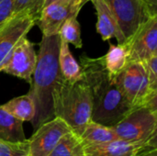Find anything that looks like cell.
Here are the masks:
<instances>
[{
    "label": "cell",
    "instance_id": "52a82bcc",
    "mask_svg": "<svg viewBox=\"0 0 157 156\" xmlns=\"http://www.w3.org/2000/svg\"><path fill=\"white\" fill-rule=\"evenodd\" d=\"M89 0H56L46 6L37 21L43 36L59 33L63 24L73 17H77L81 8Z\"/></svg>",
    "mask_w": 157,
    "mask_h": 156
},
{
    "label": "cell",
    "instance_id": "7402d4cb",
    "mask_svg": "<svg viewBox=\"0 0 157 156\" xmlns=\"http://www.w3.org/2000/svg\"><path fill=\"white\" fill-rule=\"evenodd\" d=\"M0 156H29L28 140L18 143L0 140Z\"/></svg>",
    "mask_w": 157,
    "mask_h": 156
},
{
    "label": "cell",
    "instance_id": "9a60e30c",
    "mask_svg": "<svg viewBox=\"0 0 157 156\" xmlns=\"http://www.w3.org/2000/svg\"><path fill=\"white\" fill-rule=\"evenodd\" d=\"M0 140L18 143L26 141L23 121L15 118L0 105Z\"/></svg>",
    "mask_w": 157,
    "mask_h": 156
},
{
    "label": "cell",
    "instance_id": "7c38bea8",
    "mask_svg": "<svg viewBox=\"0 0 157 156\" xmlns=\"http://www.w3.org/2000/svg\"><path fill=\"white\" fill-rule=\"evenodd\" d=\"M156 141L129 143L115 140L109 143L85 147V156H137L147 148H157Z\"/></svg>",
    "mask_w": 157,
    "mask_h": 156
},
{
    "label": "cell",
    "instance_id": "e0dca14e",
    "mask_svg": "<svg viewBox=\"0 0 157 156\" xmlns=\"http://www.w3.org/2000/svg\"><path fill=\"white\" fill-rule=\"evenodd\" d=\"M1 106L8 113L23 122L31 121L35 116V104L29 94L15 97Z\"/></svg>",
    "mask_w": 157,
    "mask_h": 156
},
{
    "label": "cell",
    "instance_id": "3957f363",
    "mask_svg": "<svg viewBox=\"0 0 157 156\" xmlns=\"http://www.w3.org/2000/svg\"><path fill=\"white\" fill-rule=\"evenodd\" d=\"M52 104L54 117L65 121L77 135L91 121L92 95L84 78L69 83L61 76L52 91Z\"/></svg>",
    "mask_w": 157,
    "mask_h": 156
},
{
    "label": "cell",
    "instance_id": "2e32d148",
    "mask_svg": "<svg viewBox=\"0 0 157 156\" xmlns=\"http://www.w3.org/2000/svg\"><path fill=\"white\" fill-rule=\"evenodd\" d=\"M79 137L84 147L118 140V137L111 127H107L94 121H89L87 123Z\"/></svg>",
    "mask_w": 157,
    "mask_h": 156
},
{
    "label": "cell",
    "instance_id": "4316f807",
    "mask_svg": "<svg viewBox=\"0 0 157 156\" xmlns=\"http://www.w3.org/2000/svg\"><path fill=\"white\" fill-rule=\"evenodd\" d=\"M54 1H56V0H45V3H44V6H43V8H44L46 6H48L49 4H51V3H52V2H54Z\"/></svg>",
    "mask_w": 157,
    "mask_h": 156
},
{
    "label": "cell",
    "instance_id": "9c48e42d",
    "mask_svg": "<svg viewBox=\"0 0 157 156\" xmlns=\"http://www.w3.org/2000/svg\"><path fill=\"white\" fill-rule=\"evenodd\" d=\"M70 131H73L68 124L57 117L41 124L28 140L29 156H48L60 140Z\"/></svg>",
    "mask_w": 157,
    "mask_h": 156
},
{
    "label": "cell",
    "instance_id": "484cf974",
    "mask_svg": "<svg viewBox=\"0 0 157 156\" xmlns=\"http://www.w3.org/2000/svg\"><path fill=\"white\" fill-rule=\"evenodd\" d=\"M137 156H157V148H147Z\"/></svg>",
    "mask_w": 157,
    "mask_h": 156
},
{
    "label": "cell",
    "instance_id": "6da1fadb",
    "mask_svg": "<svg viewBox=\"0 0 157 156\" xmlns=\"http://www.w3.org/2000/svg\"><path fill=\"white\" fill-rule=\"evenodd\" d=\"M80 65L92 95L91 121L113 127L133 108L121 92L116 77L106 69L103 56L90 58L81 55Z\"/></svg>",
    "mask_w": 157,
    "mask_h": 156
},
{
    "label": "cell",
    "instance_id": "7a4b0ae2",
    "mask_svg": "<svg viewBox=\"0 0 157 156\" xmlns=\"http://www.w3.org/2000/svg\"><path fill=\"white\" fill-rule=\"evenodd\" d=\"M59 48V34L42 37L28 93L35 104V116L30 121L34 130L54 118L52 91L61 77L58 63Z\"/></svg>",
    "mask_w": 157,
    "mask_h": 156
},
{
    "label": "cell",
    "instance_id": "ac0fdd59",
    "mask_svg": "<svg viewBox=\"0 0 157 156\" xmlns=\"http://www.w3.org/2000/svg\"><path fill=\"white\" fill-rule=\"evenodd\" d=\"M108 72L116 77L128 63V49L124 44H109V49L103 56Z\"/></svg>",
    "mask_w": 157,
    "mask_h": 156
},
{
    "label": "cell",
    "instance_id": "5b68a950",
    "mask_svg": "<svg viewBox=\"0 0 157 156\" xmlns=\"http://www.w3.org/2000/svg\"><path fill=\"white\" fill-rule=\"evenodd\" d=\"M111 128L119 140L129 143L156 141L157 110L147 106L135 108Z\"/></svg>",
    "mask_w": 157,
    "mask_h": 156
},
{
    "label": "cell",
    "instance_id": "277c9868",
    "mask_svg": "<svg viewBox=\"0 0 157 156\" xmlns=\"http://www.w3.org/2000/svg\"><path fill=\"white\" fill-rule=\"evenodd\" d=\"M116 81L133 108L147 106L157 110V91L149 86L144 63H128L116 76Z\"/></svg>",
    "mask_w": 157,
    "mask_h": 156
},
{
    "label": "cell",
    "instance_id": "ba28073f",
    "mask_svg": "<svg viewBox=\"0 0 157 156\" xmlns=\"http://www.w3.org/2000/svg\"><path fill=\"white\" fill-rule=\"evenodd\" d=\"M35 24L36 20L29 13L21 11L0 25V72L17 44Z\"/></svg>",
    "mask_w": 157,
    "mask_h": 156
},
{
    "label": "cell",
    "instance_id": "4fadbf2b",
    "mask_svg": "<svg viewBox=\"0 0 157 156\" xmlns=\"http://www.w3.org/2000/svg\"><path fill=\"white\" fill-rule=\"evenodd\" d=\"M94 5L98 22H97V31L100 34L103 40H109L115 38L118 44H124L126 40L125 37L114 17L111 9L108 6L105 0H89Z\"/></svg>",
    "mask_w": 157,
    "mask_h": 156
},
{
    "label": "cell",
    "instance_id": "cb8c5ba5",
    "mask_svg": "<svg viewBox=\"0 0 157 156\" xmlns=\"http://www.w3.org/2000/svg\"><path fill=\"white\" fill-rule=\"evenodd\" d=\"M14 2L15 0H0V25L13 15Z\"/></svg>",
    "mask_w": 157,
    "mask_h": 156
},
{
    "label": "cell",
    "instance_id": "d6986e66",
    "mask_svg": "<svg viewBox=\"0 0 157 156\" xmlns=\"http://www.w3.org/2000/svg\"><path fill=\"white\" fill-rule=\"evenodd\" d=\"M48 156H85V147L79 135L70 131L60 140Z\"/></svg>",
    "mask_w": 157,
    "mask_h": 156
},
{
    "label": "cell",
    "instance_id": "d4e9b609",
    "mask_svg": "<svg viewBox=\"0 0 157 156\" xmlns=\"http://www.w3.org/2000/svg\"><path fill=\"white\" fill-rule=\"evenodd\" d=\"M147 5L152 16H157V0H144Z\"/></svg>",
    "mask_w": 157,
    "mask_h": 156
},
{
    "label": "cell",
    "instance_id": "5bb4252c",
    "mask_svg": "<svg viewBox=\"0 0 157 156\" xmlns=\"http://www.w3.org/2000/svg\"><path fill=\"white\" fill-rule=\"evenodd\" d=\"M58 63L61 76L69 83H75L84 78L81 65L72 55L69 44L60 39V48L58 55Z\"/></svg>",
    "mask_w": 157,
    "mask_h": 156
},
{
    "label": "cell",
    "instance_id": "ffe728a7",
    "mask_svg": "<svg viewBox=\"0 0 157 156\" xmlns=\"http://www.w3.org/2000/svg\"><path fill=\"white\" fill-rule=\"evenodd\" d=\"M60 39L71 43L76 48L83 47V41L81 38V27L77 20V17H73L67 19L59 30Z\"/></svg>",
    "mask_w": 157,
    "mask_h": 156
},
{
    "label": "cell",
    "instance_id": "8992f818",
    "mask_svg": "<svg viewBox=\"0 0 157 156\" xmlns=\"http://www.w3.org/2000/svg\"><path fill=\"white\" fill-rule=\"evenodd\" d=\"M125 37L129 40L152 16L144 0H105Z\"/></svg>",
    "mask_w": 157,
    "mask_h": 156
},
{
    "label": "cell",
    "instance_id": "8fae6325",
    "mask_svg": "<svg viewBox=\"0 0 157 156\" xmlns=\"http://www.w3.org/2000/svg\"><path fill=\"white\" fill-rule=\"evenodd\" d=\"M36 63L37 53L34 50V44L24 37L9 55L1 72L21 78L30 84Z\"/></svg>",
    "mask_w": 157,
    "mask_h": 156
},
{
    "label": "cell",
    "instance_id": "30bf717a",
    "mask_svg": "<svg viewBox=\"0 0 157 156\" xmlns=\"http://www.w3.org/2000/svg\"><path fill=\"white\" fill-rule=\"evenodd\" d=\"M124 45L128 49V63H144L157 54V16L144 23Z\"/></svg>",
    "mask_w": 157,
    "mask_h": 156
},
{
    "label": "cell",
    "instance_id": "603a6c76",
    "mask_svg": "<svg viewBox=\"0 0 157 156\" xmlns=\"http://www.w3.org/2000/svg\"><path fill=\"white\" fill-rule=\"evenodd\" d=\"M149 86L152 90L157 91V54L144 62Z\"/></svg>",
    "mask_w": 157,
    "mask_h": 156
},
{
    "label": "cell",
    "instance_id": "44dd1931",
    "mask_svg": "<svg viewBox=\"0 0 157 156\" xmlns=\"http://www.w3.org/2000/svg\"><path fill=\"white\" fill-rule=\"evenodd\" d=\"M45 0H15L13 14L27 11L36 20V23L43 9Z\"/></svg>",
    "mask_w": 157,
    "mask_h": 156
}]
</instances>
